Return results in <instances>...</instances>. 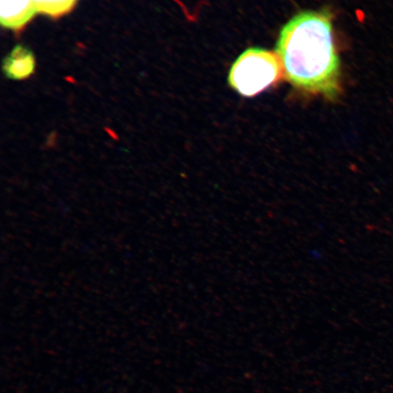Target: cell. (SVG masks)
Returning a JSON list of instances; mask_svg holds the SVG:
<instances>
[{
  "label": "cell",
  "instance_id": "obj_1",
  "mask_svg": "<svg viewBox=\"0 0 393 393\" xmlns=\"http://www.w3.org/2000/svg\"><path fill=\"white\" fill-rule=\"evenodd\" d=\"M288 81L304 92L334 99L340 92V58L327 9L295 15L280 30L276 45Z\"/></svg>",
  "mask_w": 393,
  "mask_h": 393
},
{
  "label": "cell",
  "instance_id": "obj_2",
  "mask_svg": "<svg viewBox=\"0 0 393 393\" xmlns=\"http://www.w3.org/2000/svg\"><path fill=\"white\" fill-rule=\"evenodd\" d=\"M281 76L278 56L262 48L245 50L233 63L228 81L243 97H255L274 85Z\"/></svg>",
  "mask_w": 393,
  "mask_h": 393
},
{
  "label": "cell",
  "instance_id": "obj_3",
  "mask_svg": "<svg viewBox=\"0 0 393 393\" xmlns=\"http://www.w3.org/2000/svg\"><path fill=\"white\" fill-rule=\"evenodd\" d=\"M36 14L34 0H0L1 24L8 30L21 31Z\"/></svg>",
  "mask_w": 393,
  "mask_h": 393
},
{
  "label": "cell",
  "instance_id": "obj_4",
  "mask_svg": "<svg viewBox=\"0 0 393 393\" xmlns=\"http://www.w3.org/2000/svg\"><path fill=\"white\" fill-rule=\"evenodd\" d=\"M35 66L36 60L31 50L18 45L4 60L3 70L7 78L21 80L30 77L35 70Z\"/></svg>",
  "mask_w": 393,
  "mask_h": 393
},
{
  "label": "cell",
  "instance_id": "obj_5",
  "mask_svg": "<svg viewBox=\"0 0 393 393\" xmlns=\"http://www.w3.org/2000/svg\"><path fill=\"white\" fill-rule=\"evenodd\" d=\"M78 0H34L36 13L59 18L71 12Z\"/></svg>",
  "mask_w": 393,
  "mask_h": 393
}]
</instances>
